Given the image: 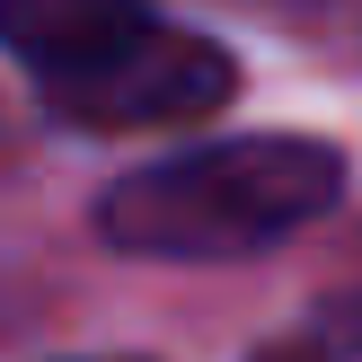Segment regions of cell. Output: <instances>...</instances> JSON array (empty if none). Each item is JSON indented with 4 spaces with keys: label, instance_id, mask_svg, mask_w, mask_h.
Masks as SVG:
<instances>
[{
    "label": "cell",
    "instance_id": "3957f363",
    "mask_svg": "<svg viewBox=\"0 0 362 362\" xmlns=\"http://www.w3.org/2000/svg\"><path fill=\"white\" fill-rule=\"evenodd\" d=\"M141 27H151L141 0H0V45H9L45 88L98 71L106 53H124Z\"/></svg>",
    "mask_w": 362,
    "mask_h": 362
},
{
    "label": "cell",
    "instance_id": "6da1fadb",
    "mask_svg": "<svg viewBox=\"0 0 362 362\" xmlns=\"http://www.w3.org/2000/svg\"><path fill=\"white\" fill-rule=\"evenodd\" d=\"M336 186H345V159L327 141L239 133V141H204L186 159H159V168H133L98 204V230L124 257L204 265V257H247V247L292 239L300 221L336 204Z\"/></svg>",
    "mask_w": 362,
    "mask_h": 362
},
{
    "label": "cell",
    "instance_id": "277c9868",
    "mask_svg": "<svg viewBox=\"0 0 362 362\" xmlns=\"http://www.w3.org/2000/svg\"><path fill=\"white\" fill-rule=\"evenodd\" d=\"M327 336H336V345H362V300H336V310H327Z\"/></svg>",
    "mask_w": 362,
    "mask_h": 362
},
{
    "label": "cell",
    "instance_id": "7a4b0ae2",
    "mask_svg": "<svg viewBox=\"0 0 362 362\" xmlns=\"http://www.w3.org/2000/svg\"><path fill=\"white\" fill-rule=\"evenodd\" d=\"M239 88V62H230L212 35H186V27H141L124 53H106L98 71L45 88L53 115L80 124V133H141V124H194Z\"/></svg>",
    "mask_w": 362,
    "mask_h": 362
},
{
    "label": "cell",
    "instance_id": "5b68a950",
    "mask_svg": "<svg viewBox=\"0 0 362 362\" xmlns=\"http://www.w3.org/2000/svg\"><path fill=\"white\" fill-rule=\"evenodd\" d=\"M257 362H318V354H310V345H265Z\"/></svg>",
    "mask_w": 362,
    "mask_h": 362
}]
</instances>
